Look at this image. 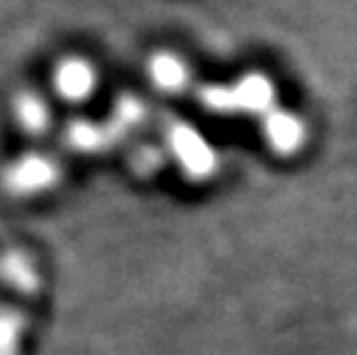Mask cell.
I'll return each instance as SVG.
<instances>
[{
	"mask_svg": "<svg viewBox=\"0 0 357 355\" xmlns=\"http://www.w3.org/2000/svg\"><path fill=\"white\" fill-rule=\"evenodd\" d=\"M203 102L215 111H265L272 104V86L263 77H245L235 86H215L203 90Z\"/></svg>",
	"mask_w": 357,
	"mask_h": 355,
	"instance_id": "6da1fadb",
	"label": "cell"
},
{
	"mask_svg": "<svg viewBox=\"0 0 357 355\" xmlns=\"http://www.w3.org/2000/svg\"><path fill=\"white\" fill-rule=\"evenodd\" d=\"M169 143L173 155L178 157V162L182 164L189 176L194 178H203L210 176L212 169H215V153L208 146L199 132H194L192 127L187 125H173L169 132Z\"/></svg>",
	"mask_w": 357,
	"mask_h": 355,
	"instance_id": "7a4b0ae2",
	"label": "cell"
},
{
	"mask_svg": "<svg viewBox=\"0 0 357 355\" xmlns=\"http://www.w3.org/2000/svg\"><path fill=\"white\" fill-rule=\"evenodd\" d=\"M265 139L277 153H293L305 141V125L300 123L298 116L286 111H272L265 116L263 123Z\"/></svg>",
	"mask_w": 357,
	"mask_h": 355,
	"instance_id": "3957f363",
	"label": "cell"
},
{
	"mask_svg": "<svg viewBox=\"0 0 357 355\" xmlns=\"http://www.w3.org/2000/svg\"><path fill=\"white\" fill-rule=\"evenodd\" d=\"M150 77L157 88L166 90V93H178L187 86V67L176 56L159 54L150 60Z\"/></svg>",
	"mask_w": 357,
	"mask_h": 355,
	"instance_id": "277c9868",
	"label": "cell"
},
{
	"mask_svg": "<svg viewBox=\"0 0 357 355\" xmlns=\"http://www.w3.org/2000/svg\"><path fill=\"white\" fill-rule=\"evenodd\" d=\"M58 86L67 97L79 100V97H86L90 90H93L95 74L86 63H81V60H72V63H67L63 70H60Z\"/></svg>",
	"mask_w": 357,
	"mask_h": 355,
	"instance_id": "5b68a950",
	"label": "cell"
}]
</instances>
